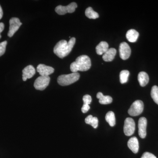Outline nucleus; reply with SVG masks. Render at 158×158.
<instances>
[{
  "label": "nucleus",
  "mask_w": 158,
  "mask_h": 158,
  "mask_svg": "<svg viewBox=\"0 0 158 158\" xmlns=\"http://www.w3.org/2000/svg\"><path fill=\"white\" fill-rule=\"evenodd\" d=\"M76 42L75 37L71 38L69 42L65 40H61L57 43L54 48V53L61 59L68 56L70 53Z\"/></svg>",
  "instance_id": "1"
},
{
  "label": "nucleus",
  "mask_w": 158,
  "mask_h": 158,
  "mask_svg": "<svg viewBox=\"0 0 158 158\" xmlns=\"http://www.w3.org/2000/svg\"><path fill=\"white\" fill-rule=\"evenodd\" d=\"M90 58L86 55H82L77 58L75 62L70 65V70L72 72L77 73L78 71H86L91 67Z\"/></svg>",
  "instance_id": "2"
},
{
  "label": "nucleus",
  "mask_w": 158,
  "mask_h": 158,
  "mask_svg": "<svg viewBox=\"0 0 158 158\" xmlns=\"http://www.w3.org/2000/svg\"><path fill=\"white\" fill-rule=\"evenodd\" d=\"M80 77V74L78 73H73L69 74L60 76L58 77L57 81L58 84L61 86H67L78 81Z\"/></svg>",
  "instance_id": "3"
},
{
  "label": "nucleus",
  "mask_w": 158,
  "mask_h": 158,
  "mask_svg": "<svg viewBox=\"0 0 158 158\" xmlns=\"http://www.w3.org/2000/svg\"><path fill=\"white\" fill-rule=\"evenodd\" d=\"M144 110V103L141 100H136L131 106L128 110L129 114L131 116H139Z\"/></svg>",
  "instance_id": "4"
},
{
  "label": "nucleus",
  "mask_w": 158,
  "mask_h": 158,
  "mask_svg": "<svg viewBox=\"0 0 158 158\" xmlns=\"http://www.w3.org/2000/svg\"><path fill=\"white\" fill-rule=\"evenodd\" d=\"M50 81V77L49 76H40L34 83V87L37 90H43L48 86Z\"/></svg>",
  "instance_id": "5"
},
{
  "label": "nucleus",
  "mask_w": 158,
  "mask_h": 158,
  "mask_svg": "<svg viewBox=\"0 0 158 158\" xmlns=\"http://www.w3.org/2000/svg\"><path fill=\"white\" fill-rule=\"evenodd\" d=\"M77 7V5L75 2H72L66 6H59L56 7L55 11L60 15H64L67 13H73Z\"/></svg>",
  "instance_id": "6"
},
{
  "label": "nucleus",
  "mask_w": 158,
  "mask_h": 158,
  "mask_svg": "<svg viewBox=\"0 0 158 158\" xmlns=\"http://www.w3.org/2000/svg\"><path fill=\"white\" fill-rule=\"evenodd\" d=\"M135 123L132 118H127L124 122L123 131L126 136L132 135L135 132Z\"/></svg>",
  "instance_id": "7"
},
{
  "label": "nucleus",
  "mask_w": 158,
  "mask_h": 158,
  "mask_svg": "<svg viewBox=\"0 0 158 158\" xmlns=\"http://www.w3.org/2000/svg\"><path fill=\"white\" fill-rule=\"evenodd\" d=\"M9 30L8 33V36L9 37H11L14 35L19 28L20 26L22 24V23L20 21L19 19L18 18H12L9 20Z\"/></svg>",
  "instance_id": "8"
},
{
  "label": "nucleus",
  "mask_w": 158,
  "mask_h": 158,
  "mask_svg": "<svg viewBox=\"0 0 158 158\" xmlns=\"http://www.w3.org/2000/svg\"><path fill=\"white\" fill-rule=\"evenodd\" d=\"M119 52L120 58L123 60H126L131 56V48L127 43H121L119 45Z\"/></svg>",
  "instance_id": "9"
},
{
  "label": "nucleus",
  "mask_w": 158,
  "mask_h": 158,
  "mask_svg": "<svg viewBox=\"0 0 158 158\" xmlns=\"http://www.w3.org/2000/svg\"><path fill=\"white\" fill-rule=\"evenodd\" d=\"M147 120L145 117H141L138 121V134L140 138H144L146 136Z\"/></svg>",
  "instance_id": "10"
},
{
  "label": "nucleus",
  "mask_w": 158,
  "mask_h": 158,
  "mask_svg": "<svg viewBox=\"0 0 158 158\" xmlns=\"http://www.w3.org/2000/svg\"><path fill=\"white\" fill-rule=\"evenodd\" d=\"M37 71L41 76H49L53 73L55 69L53 67L44 64H39L37 68Z\"/></svg>",
  "instance_id": "11"
},
{
  "label": "nucleus",
  "mask_w": 158,
  "mask_h": 158,
  "mask_svg": "<svg viewBox=\"0 0 158 158\" xmlns=\"http://www.w3.org/2000/svg\"><path fill=\"white\" fill-rule=\"evenodd\" d=\"M22 72L23 80L24 81H27V79L32 78L36 73L35 68L32 65L27 66L23 69Z\"/></svg>",
  "instance_id": "12"
},
{
  "label": "nucleus",
  "mask_w": 158,
  "mask_h": 158,
  "mask_svg": "<svg viewBox=\"0 0 158 158\" xmlns=\"http://www.w3.org/2000/svg\"><path fill=\"white\" fill-rule=\"evenodd\" d=\"M128 147L134 153H137L139 150V143L136 137H132L128 141Z\"/></svg>",
  "instance_id": "13"
},
{
  "label": "nucleus",
  "mask_w": 158,
  "mask_h": 158,
  "mask_svg": "<svg viewBox=\"0 0 158 158\" xmlns=\"http://www.w3.org/2000/svg\"><path fill=\"white\" fill-rule=\"evenodd\" d=\"M116 53V49L109 48L103 55V59L106 62H111L115 58Z\"/></svg>",
  "instance_id": "14"
},
{
  "label": "nucleus",
  "mask_w": 158,
  "mask_h": 158,
  "mask_svg": "<svg viewBox=\"0 0 158 158\" xmlns=\"http://www.w3.org/2000/svg\"><path fill=\"white\" fill-rule=\"evenodd\" d=\"M138 81L140 86L144 87L149 81V77L145 72H141L138 74Z\"/></svg>",
  "instance_id": "15"
},
{
  "label": "nucleus",
  "mask_w": 158,
  "mask_h": 158,
  "mask_svg": "<svg viewBox=\"0 0 158 158\" xmlns=\"http://www.w3.org/2000/svg\"><path fill=\"white\" fill-rule=\"evenodd\" d=\"M139 37V33L134 29H131L127 31L126 38L130 42H136Z\"/></svg>",
  "instance_id": "16"
},
{
  "label": "nucleus",
  "mask_w": 158,
  "mask_h": 158,
  "mask_svg": "<svg viewBox=\"0 0 158 158\" xmlns=\"http://www.w3.org/2000/svg\"><path fill=\"white\" fill-rule=\"evenodd\" d=\"M97 98L99 99V102L101 104H109L113 102V98L111 96L108 95L105 96L102 92L98 93L97 94Z\"/></svg>",
  "instance_id": "17"
},
{
  "label": "nucleus",
  "mask_w": 158,
  "mask_h": 158,
  "mask_svg": "<svg viewBox=\"0 0 158 158\" xmlns=\"http://www.w3.org/2000/svg\"><path fill=\"white\" fill-rule=\"evenodd\" d=\"M109 44L106 41H102L97 46L96 51L97 54L102 55L105 53L109 49Z\"/></svg>",
  "instance_id": "18"
},
{
  "label": "nucleus",
  "mask_w": 158,
  "mask_h": 158,
  "mask_svg": "<svg viewBox=\"0 0 158 158\" xmlns=\"http://www.w3.org/2000/svg\"><path fill=\"white\" fill-rule=\"evenodd\" d=\"M85 122L87 124L90 125L94 128H96L98 126V119L96 117H93L92 115L87 116L85 118Z\"/></svg>",
  "instance_id": "19"
},
{
  "label": "nucleus",
  "mask_w": 158,
  "mask_h": 158,
  "mask_svg": "<svg viewBox=\"0 0 158 158\" xmlns=\"http://www.w3.org/2000/svg\"><path fill=\"white\" fill-rule=\"evenodd\" d=\"M105 118L106 121L107 122L110 126L114 127L116 124L115 114L112 111H109L107 113Z\"/></svg>",
  "instance_id": "20"
},
{
  "label": "nucleus",
  "mask_w": 158,
  "mask_h": 158,
  "mask_svg": "<svg viewBox=\"0 0 158 158\" xmlns=\"http://www.w3.org/2000/svg\"><path fill=\"white\" fill-rule=\"evenodd\" d=\"M85 15L90 19H96L99 17V15L96 11H94L91 7H89L85 10Z\"/></svg>",
  "instance_id": "21"
},
{
  "label": "nucleus",
  "mask_w": 158,
  "mask_h": 158,
  "mask_svg": "<svg viewBox=\"0 0 158 158\" xmlns=\"http://www.w3.org/2000/svg\"><path fill=\"white\" fill-rule=\"evenodd\" d=\"M130 72L127 70L122 71L119 75L120 83L122 84H125L127 82L129 76Z\"/></svg>",
  "instance_id": "22"
},
{
  "label": "nucleus",
  "mask_w": 158,
  "mask_h": 158,
  "mask_svg": "<svg viewBox=\"0 0 158 158\" xmlns=\"http://www.w3.org/2000/svg\"><path fill=\"white\" fill-rule=\"evenodd\" d=\"M151 95L155 102L158 105V87L157 86H153L152 88Z\"/></svg>",
  "instance_id": "23"
},
{
  "label": "nucleus",
  "mask_w": 158,
  "mask_h": 158,
  "mask_svg": "<svg viewBox=\"0 0 158 158\" xmlns=\"http://www.w3.org/2000/svg\"><path fill=\"white\" fill-rule=\"evenodd\" d=\"M7 44V41H4L0 43V57L5 54Z\"/></svg>",
  "instance_id": "24"
},
{
  "label": "nucleus",
  "mask_w": 158,
  "mask_h": 158,
  "mask_svg": "<svg viewBox=\"0 0 158 158\" xmlns=\"http://www.w3.org/2000/svg\"><path fill=\"white\" fill-rule=\"evenodd\" d=\"M83 100L84 102V104L89 105L92 101V98L90 95L86 94L83 97Z\"/></svg>",
  "instance_id": "25"
},
{
  "label": "nucleus",
  "mask_w": 158,
  "mask_h": 158,
  "mask_svg": "<svg viewBox=\"0 0 158 158\" xmlns=\"http://www.w3.org/2000/svg\"><path fill=\"white\" fill-rule=\"evenodd\" d=\"M141 158H157L152 153L148 152H144Z\"/></svg>",
  "instance_id": "26"
},
{
  "label": "nucleus",
  "mask_w": 158,
  "mask_h": 158,
  "mask_svg": "<svg viewBox=\"0 0 158 158\" xmlns=\"http://www.w3.org/2000/svg\"><path fill=\"white\" fill-rule=\"evenodd\" d=\"M90 107L89 105L84 104L82 106L81 111L82 113H85L88 112V110H90Z\"/></svg>",
  "instance_id": "27"
},
{
  "label": "nucleus",
  "mask_w": 158,
  "mask_h": 158,
  "mask_svg": "<svg viewBox=\"0 0 158 158\" xmlns=\"http://www.w3.org/2000/svg\"><path fill=\"white\" fill-rule=\"evenodd\" d=\"M4 28H5L4 24L2 23H0V39H1V37H2L1 33L4 31Z\"/></svg>",
  "instance_id": "28"
},
{
  "label": "nucleus",
  "mask_w": 158,
  "mask_h": 158,
  "mask_svg": "<svg viewBox=\"0 0 158 158\" xmlns=\"http://www.w3.org/2000/svg\"><path fill=\"white\" fill-rule=\"evenodd\" d=\"M3 15V12L2 9V7H1V6H0V19L2 18Z\"/></svg>",
  "instance_id": "29"
}]
</instances>
